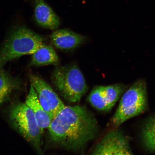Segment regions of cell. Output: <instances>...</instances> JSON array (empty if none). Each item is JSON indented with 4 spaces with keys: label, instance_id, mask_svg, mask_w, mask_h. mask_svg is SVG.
<instances>
[{
    "label": "cell",
    "instance_id": "cell-14",
    "mask_svg": "<svg viewBox=\"0 0 155 155\" xmlns=\"http://www.w3.org/2000/svg\"><path fill=\"white\" fill-rule=\"evenodd\" d=\"M141 135L143 143L147 150L155 153V115L147 121Z\"/></svg>",
    "mask_w": 155,
    "mask_h": 155
},
{
    "label": "cell",
    "instance_id": "cell-2",
    "mask_svg": "<svg viewBox=\"0 0 155 155\" xmlns=\"http://www.w3.org/2000/svg\"><path fill=\"white\" fill-rule=\"evenodd\" d=\"M43 37L26 27L13 29L0 49V70L9 61L32 55L45 45Z\"/></svg>",
    "mask_w": 155,
    "mask_h": 155
},
{
    "label": "cell",
    "instance_id": "cell-4",
    "mask_svg": "<svg viewBox=\"0 0 155 155\" xmlns=\"http://www.w3.org/2000/svg\"><path fill=\"white\" fill-rule=\"evenodd\" d=\"M8 118L15 130L39 154H43L41 145L44 131L38 126L33 112L28 105L22 102L13 104L9 108Z\"/></svg>",
    "mask_w": 155,
    "mask_h": 155
},
{
    "label": "cell",
    "instance_id": "cell-5",
    "mask_svg": "<svg viewBox=\"0 0 155 155\" xmlns=\"http://www.w3.org/2000/svg\"><path fill=\"white\" fill-rule=\"evenodd\" d=\"M147 102L146 82L141 79L136 81L124 93L110 124L117 128L128 120L143 113L147 109Z\"/></svg>",
    "mask_w": 155,
    "mask_h": 155
},
{
    "label": "cell",
    "instance_id": "cell-7",
    "mask_svg": "<svg viewBox=\"0 0 155 155\" xmlns=\"http://www.w3.org/2000/svg\"><path fill=\"white\" fill-rule=\"evenodd\" d=\"M126 86L120 84L94 87L88 100L93 107L100 111H111L125 91Z\"/></svg>",
    "mask_w": 155,
    "mask_h": 155
},
{
    "label": "cell",
    "instance_id": "cell-11",
    "mask_svg": "<svg viewBox=\"0 0 155 155\" xmlns=\"http://www.w3.org/2000/svg\"><path fill=\"white\" fill-rule=\"evenodd\" d=\"M25 103L33 112L38 124L42 130L44 131L45 129H48L52 120L41 104L31 84Z\"/></svg>",
    "mask_w": 155,
    "mask_h": 155
},
{
    "label": "cell",
    "instance_id": "cell-10",
    "mask_svg": "<svg viewBox=\"0 0 155 155\" xmlns=\"http://www.w3.org/2000/svg\"><path fill=\"white\" fill-rule=\"evenodd\" d=\"M53 45L61 50L74 49L85 41L86 38L66 29H59L54 31L50 36Z\"/></svg>",
    "mask_w": 155,
    "mask_h": 155
},
{
    "label": "cell",
    "instance_id": "cell-6",
    "mask_svg": "<svg viewBox=\"0 0 155 155\" xmlns=\"http://www.w3.org/2000/svg\"><path fill=\"white\" fill-rule=\"evenodd\" d=\"M29 77L41 104L53 120L65 107V104L51 86L41 78L32 73Z\"/></svg>",
    "mask_w": 155,
    "mask_h": 155
},
{
    "label": "cell",
    "instance_id": "cell-12",
    "mask_svg": "<svg viewBox=\"0 0 155 155\" xmlns=\"http://www.w3.org/2000/svg\"><path fill=\"white\" fill-rule=\"evenodd\" d=\"M21 81L3 69L0 70V106L8 101L13 92L20 90Z\"/></svg>",
    "mask_w": 155,
    "mask_h": 155
},
{
    "label": "cell",
    "instance_id": "cell-13",
    "mask_svg": "<svg viewBox=\"0 0 155 155\" xmlns=\"http://www.w3.org/2000/svg\"><path fill=\"white\" fill-rule=\"evenodd\" d=\"M59 61V57L53 48L45 44L32 54V59L29 66L38 67L55 65Z\"/></svg>",
    "mask_w": 155,
    "mask_h": 155
},
{
    "label": "cell",
    "instance_id": "cell-9",
    "mask_svg": "<svg viewBox=\"0 0 155 155\" xmlns=\"http://www.w3.org/2000/svg\"><path fill=\"white\" fill-rule=\"evenodd\" d=\"M34 3L35 18L38 25L51 30L59 28V17L44 0H34Z\"/></svg>",
    "mask_w": 155,
    "mask_h": 155
},
{
    "label": "cell",
    "instance_id": "cell-8",
    "mask_svg": "<svg viewBox=\"0 0 155 155\" xmlns=\"http://www.w3.org/2000/svg\"><path fill=\"white\" fill-rule=\"evenodd\" d=\"M92 155L133 154L129 138L117 129L110 131L91 152Z\"/></svg>",
    "mask_w": 155,
    "mask_h": 155
},
{
    "label": "cell",
    "instance_id": "cell-1",
    "mask_svg": "<svg viewBox=\"0 0 155 155\" xmlns=\"http://www.w3.org/2000/svg\"><path fill=\"white\" fill-rule=\"evenodd\" d=\"M50 142L55 147L78 152L95 139L99 131L94 114L86 107L65 106L48 127Z\"/></svg>",
    "mask_w": 155,
    "mask_h": 155
},
{
    "label": "cell",
    "instance_id": "cell-3",
    "mask_svg": "<svg viewBox=\"0 0 155 155\" xmlns=\"http://www.w3.org/2000/svg\"><path fill=\"white\" fill-rule=\"evenodd\" d=\"M51 81L56 90L66 101H80L88 90L84 75L76 64L56 66Z\"/></svg>",
    "mask_w": 155,
    "mask_h": 155
}]
</instances>
